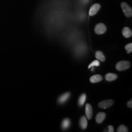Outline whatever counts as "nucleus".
<instances>
[{
  "instance_id": "6ab92c4d",
  "label": "nucleus",
  "mask_w": 132,
  "mask_h": 132,
  "mask_svg": "<svg viewBox=\"0 0 132 132\" xmlns=\"http://www.w3.org/2000/svg\"><path fill=\"white\" fill-rule=\"evenodd\" d=\"M107 132H114V129L113 126L112 125H109L108 126V130Z\"/></svg>"
},
{
  "instance_id": "1a4fd4ad",
  "label": "nucleus",
  "mask_w": 132,
  "mask_h": 132,
  "mask_svg": "<svg viewBox=\"0 0 132 132\" xmlns=\"http://www.w3.org/2000/svg\"><path fill=\"white\" fill-rule=\"evenodd\" d=\"M106 113L103 112H100L99 113H97L95 118L96 122L98 123H101L104 121V119L106 118Z\"/></svg>"
},
{
  "instance_id": "f8f14e48",
  "label": "nucleus",
  "mask_w": 132,
  "mask_h": 132,
  "mask_svg": "<svg viewBox=\"0 0 132 132\" xmlns=\"http://www.w3.org/2000/svg\"><path fill=\"white\" fill-rule=\"evenodd\" d=\"M122 34L125 38H129L132 36V30L128 27H124L123 29Z\"/></svg>"
},
{
  "instance_id": "9b49d317",
  "label": "nucleus",
  "mask_w": 132,
  "mask_h": 132,
  "mask_svg": "<svg viewBox=\"0 0 132 132\" xmlns=\"http://www.w3.org/2000/svg\"><path fill=\"white\" fill-rule=\"evenodd\" d=\"M102 79H103V77L102 76L99 75H94L91 76L90 78V80L91 83H95L102 81Z\"/></svg>"
},
{
  "instance_id": "9d476101",
  "label": "nucleus",
  "mask_w": 132,
  "mask_h": 132,
  "mask_svg": "<svg viewBox=\"0 0 132 132\" xmlns=\"http://www.w3.org/2000/svg\"><path fill=\"white\" fill-rule=\"evenodd\" d=\"M71 122L69 118H65L63 120L61 123V127L63 130H66L71 126Z\"/></svg>"
},
{
  "instance_id": "4468645a",
  "label": "nucleus",
  "mask_w": 132,
  "mask_h": 132,
  "mask_svg": "<svg viewBox=\"0 0 132 132\" xmlns=\"http://www.w3.org/2000/svg\"><path fill=\"white\" fill-rule=\"evenodd\" d=\"M95 57L97 59L99 60L101 62H104L105 61V57L104 56L103 52L101 51H97L95 53Z\"/></svg>"
},
{
  "instance_id": "a211bd4d",
  "label": "nucleus",
  "mask_w": 132,
  "mask_h": 132,
  "mask_svg": "<svg viewBox=\"0 0 132 132\" xmlns=\"http://www.w3.org/2000/svg\"><path fill=\"white\" fill-rule=\"evenodd\" d=\"M125 50L127 51L128 53H130L132 52V44L129 43L127 45H126L125 47Z\"/></svg>"
},
{
  "instance_id": "7ed1b4c3",
  "label": "nucleus",
  "mask_w": 132,
  "mask_h": 132,
  "mask_svg": "<svg viewBox=\"0 0 132 132\" xmlns=\"http://www.w3.org/2000/svg\"><path fill=\"white\" fill-rule=\"evenodd\" d=\"M107 30V28L106 26L103 23L97 24L95 27L94 31L98 35H101L104 34Z\"/></svg>"
},
{
  "instance_id": "ddd939ff",
  "label": "nucleus",
  "mask_w": 132,
  "mask_h": 132,
  "mask_svg": "<svg viewBox=\"0 0 132 132\" xmlns=\"http://www.w3.org/2000/svg\"><path fill=\"white\" fill-rule=\"evenodd\" d=\"M118 78V76L113 73H108L105 76V79L108 81H112Z\"/></svg>"
},
{
  "instance_id": "20e7f679",
  "label": "nucleus",
  "mask_w": 132,
  "mask_h": 132,
  "mask_svg": "<svg viewBox=\"0 0 132 132\" xmlns=\"http://www.w3.org/2000/svg\"><path fill=\"white\" fill-rule=\"evenodd\" d=\"M114 103V101L112 99H108L100 102L98 104V106L102 109H107L112 106Z\"/></svg>"
},
{
  "instance_id": "f03ea898",
  "label": "nucleus",
  "mask_w": 132,
  "mask_h": 132,
  "mask_svg": "<svg viewBox=\"0 0 132 132\" xmlns=\"http://www.w3.org/2000/svg\"><path fill=\"white\" fill-rule=\"evenodd\" d=\"M121 6L122 10L125 15L128 18L132 17V8L128 5L127 3H126L125 2H122L121 4Z\"/></svg>"
},
{
  "instance_id": "f257e3e1",
  "label": "nucleus",
  "mask_w": 132,
  "mask_h": 132,
  "mask_svg": "<svg viewBox=\"0 0 132 132\" xmlns=\"http://www.w3.org/2000/svg\"><path fill=\"white\" fill-rule=\"evenodd\" d=\"M131 66L130 63L127 61H121L119 62L116 65V69L118 71L126 70Z\"/></svg>"
},
{
  "instance_id": "f3484780",
  "label": "nucleus",
  "mask_w": 132,
  "mask_h": 132,
  "mask_svg": "<svg viewBox=\"0 0 132 132\" xmlns=\"http://www.w3.org/2000/svg\"><path fill=\"white\" fill-rule=\"evenodd\" d=\"M99 65H100V62H99V61L97 60H94V61L92 62L90 64L89 66H88V68L90 69L91 67H94V66L98 67V66H99Z\"/></svg>"
},
{
  "instance_id": "2eb2a0df",
  "label": "nucleus",
  "mask_w": 132,
  "mask_h": 132,
  "mask_svg": "<svg viewBox=\"0 0 132 132\" xmlns=\"http://www.w3.org/2000/svg\"><path fill=\"white\" fill-rule=\"evenodd\" d=\"M86 100V94H81L78 99V105L80 107H82V106H83L85 103Z\"/></svg>"
},
{
  "instance_id": "dca6fc26",
  "label": "nucleus",
  "mask_w": 132,
  "mask_h": 132,
  "mask_svg": "<svg viewBox=\"0 0 132 132\" xmlns=\"http://www.w3.org/2000/svg\"><path fill=\"white\" fill-rule=\"evenodd\" d=\"M128 131V128L126 126L124 125H120L118 128V132H127Z\"/></svg>"
},
{
  "instance_id": "0eeeda50",
  "label": "nucleus",
  "mask_w": 132,
  "mask_h": 132,
  "mask_svg": "<svg viewBox=\"0 0 132 132\" xmlns=\"http://www.w3.org/2000/svg\"><path fill=\"white\" fill-rule=\"evenodd\" d=\"M85 113L87 118L88 119H90L93 116V109L92 106L89 103H87L85 107Z\"/></svg>"
},
{
  "instance_id": "4be33fe9",
  "label": "nucleus",
  "mask_w": 132,
  "mask_h": 132,
  "mask_svg": "<svg viewBox=\"0 0 132 132\" xmlns=\"http://www.w3.org/2000/svg\"><path fill=\"white\" fill-rule=\"evenodd\" d=\"M91 68H92V70H91V71H94V67H91Z\"/></svg>"
},
{
  "instance_id": "423d86ee",
  "label": "nucleus",
  "mask_w": 132,
  "mask_h": 132,
  "mask_svg": "<svg viewBox=\"0 0 132 132\" xmlns=\"http://www.w3.org/2000/svg\"><path fill=\"white\" fill-rule=\"evenodd\" d=\"M101 6L100 5L98 4H94L93 5L89 10V15L90 16H94V15L97 13V12L99 11Z\"/></svg>"
},
{
  "instance_id": "39448f33",
  "label": "nucleus",
  "mask_w": 132,
  "mask_h": 132,
  "mask_svg": "<svg viewBox=\"0 0 132 132\" xmlns=\"http://www.w3.org/2000/svg\"><path fill=\"white\" fill-rule=\"evenodd\" d=\"M71 96V93L70 92H67L64 94H62L58 98V102L59 104H62L65 103L66 101L69 99Z\"/></svg>"
},
{
  "instance_id": "6e6552de",
  "label": "nucleus",
  "mask_w": 132,
  "mask_h": 132,
  "mask_svg": "<svg viewBox=\"0 0 132 132\" xmlns=\"http://www.w3.org/2000/svg\"><path fill=\"white\" fill-rule=\"evenodd\" d=\"M79 125L80 128L83 130H85L87 127L88 121L87 118L85 116H83L80 118L79 120Z\"/></svg>"
},
{
  "instance_id": "412c9836",
  "label": "nucleus",
  "mask_w": 132,
  "mask_h": 132,
  "mask_svg": "<svg viewBox=\"0 0 132 132\" xmlns=\"http://www.w3.org/2000/svg\"><path fill=\"white\" fill-rule=\"evenodd\" d=\"M81 2H82V3H83V4H86L88 3L90 0H81Z\"/></svg>"
},
{
  "instance_id": "aec40b11",
  "label": "nucleus",
  "mask_w": 132,
  "mask_h": 132,
  "mask_svg": "<svg viewBox=\"0 0 132 132\" xmlns=\"http://www.w3.org/2000/svg\"><path fill=\"white\" fill-rule=\"evenodd\" d=\"M127 106L128 107L130 108H132V100H130L127 103Z\"/></svg>"
}]
</instances>
